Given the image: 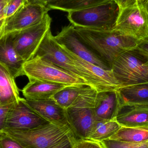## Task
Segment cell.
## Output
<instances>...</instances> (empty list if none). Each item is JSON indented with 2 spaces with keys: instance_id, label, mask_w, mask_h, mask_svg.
Returning a JSON list of instances; mask_svg holds the SVG:
<instances>
[{
  "instance_id": "83f0119b",
  "label": "cell",
  "mask_w": 148,
  "mask_h": 148,
  "mask_svg": "<svg viewBox=\"0 0 148 148\" xmlns=\"http://www.w3.org/2000/svg\"><path fill=\"white\" fill-rule=\"evenodd\" d=\"M25 0H9L6 10V19L13 15L25 3Z\"/></svg>"
},
{
  "instance_id": "e0dca14e",
  "label": "cell",
  "mask_w": 148,
  "mask_h": 148,
  "mask_svg": "<svg viewBox=\"0 0 148 148\" xmlns=\"http://www.w3.org/2000/svg\"><path fill=\"white\" fill-rule=\"evenodd\" d=\"M117 91L122 108H148V82L120 87Z\"/></svg>"
},
{
  "instance_id": "484cf974",
  "label": "cell",
  "mask_w": 148,
  "mask_h": 148,
  "mask_svg": "<svg viewBox=\"0 0 148 148\" xmlns=\"http://www.w3.org/2000/svg\"><path fill=\"white\" fill-rule=\"evenodd\" d=\"M0 148H24L15 139L5 134L0 132Z\"/></svg>"
},
{
  "instance_id": "4dcf8cb0",
  "label": "cell",
  "mask_w": 148,
  "mask_h": 148,
  "mask_svg": "<svg viewBox=\"0 0 148 148\" xmlns=\"http://www.w3.org/2000/svg\"><path fill=\"white\" fill-rule=\"evenodd\" d=\"M14 103L0 105V132L4 130L5 121L8 112Z\"/></svg>"
},
{
  "instance_id": "ac0fdd59",
  "label": "cell",
  "mask_w": 148,
  "mask_h": 148,
  "mask_svg": "<svg viewBox=\"0 0 148 148\" xmlns=\"http://www.w3.org/2000/svg\"><path fill=\"white\" fill-rule=\"evenodd\" d=\"M66 85L56 83L38 80L29 81L22 90L25 99L40 100L52 98Z\"/></svg>"
},
{
  "instance_id": "cb8c5ba5",
  "label": "cell",
  "mask_w": 148,
  "mask_h": 148,
  "mask_svg": "<svg viewBox=\"0 0 148 148\" xmlns=\"http://www.w3.org/2000/svg\"><path fill=\"white\" fill-rule=\"evenodd\" d=\"M110 0H59L49 6V9L65 12L82 10L107 2Z\"/></svg>"
},
{
  "instance_id": "2e32d148",
  "label": "cell",
  "mask_w": 148,
  "mask_h": 148,
  "mask_svg": "<svg viewBox=\"0 0 148 148\" xmlns=\"http://www.w3.org/2000/svg\"><path fill=\"white\" fill-rule=\"evenodd\" d=\"M24 62L14 48L12 33L3 35L0 39V64L15 79L24 75L23 66Z\"/></svg>"
},
{
  "instance_id": "836d02e7",
  "label": "cell",
  "mask_w": 148,
  "mask_h": 148,
  "mask_svg": "<svg viewBox=\"0 0 148 148\" xmlns=\"http://www.w3.org/2000/svg\"><path fill=\"white\" fill-rule=\"evenodd\" d=\"M137 48L148 56V39L140 41Z\"/></svg>"
},
{
  "instance_id": "d6986e66",
  "label": "cell",
  "mask_w": 148,
  "mask_h": 148,
  "mask_svg": "<svg viewBox=\"0 0 148 148\" xmlns=\"http://www.w3.org/2000/svg\"><path fill=\"white\" fill-rule=\"evenodd\" d=\"M127 110L121 109L116 120L121 127H147L148 108L142 107H124Z\"/></svg>"
},
{
  "instance_id": "d590c367",
  "label": "cell",
  "mask_w": 148,
  "mask_h": 148,
  "mask_svg": "<svg viewBox=\"0 0 148 148\" xmlns=\"http://www.w3.org/2000/svg\"><path fill=\"white\" fill-rule=\"evenodd\" d=\"M1 105V95L0 94V105Z\"/></svg>"
},
{
  "instance_id": "f546056e",
  "label": "cell",
  "mask_w": 148,
  "mask_h": 148,
  "mask_svg": "<svg viewBox=\"0 0 148 148\" xmlns=\"http://www.w3.org/2000/svg\"><path fill=\"white\" fill-rule=\"evenodd\" d=\"M74 148H103L100 142L89 140H77Z\"/></svg>"
},
{
  "instance_id": "7c38bea8",
  "label": "cell",
  "mask_w": 148,
  "mask_h": 148,
  "mask_svg": "<svg viewBox=\"0 0 148 148\" xmlns=\"http://www.w3.org/2000/svg\"><path fill=\"white\" fill-rule=\"evenodd\" d=\"M49 10L40 4L24 3L13 15L6 19L3 35L39 24Z\"/></svg>"
},
{
  "instance_id": "6da1fadb",
  "label": "cell",
  "mask_w": 148,
  "mask_h": 148,
  "mask_svg": "<svg viewBox=\"0 0 148 148\" xmlns=\"http://www.w3.org/2000/svg\"><path fill=\"white\" fill-rule=\"evenodd\" d=\"M75 27L84 44L111 69L119 55L136 47L140 42L115 29L104 31Z\"/></svg>"
},
{
  "instance_id": "ffe728a7",
  "label": "cell",
  "mask_w": 148,
  "mask_h": 148,
  "mask_svg": "<svg viewBox=\"0 0 148 148\" xmlns=\"http://www.w3.org/2000/svg\"><path fill=\"white\" fill-rule=\"evenodd\" d=\"M0 94L1 105L16 103L21 98L15 78L1 64Z\"/></svg>"
},
{
  "instance_id": "d6a6232c",
  "label": "cell",
  "mask_w": 148,
  "mask_h": 148,
  "mask_svg": "<svg viewBox=\"0 0 148 148\" xmlns=\"http://www.w3.org/2000/svg\"><path fill=\"white\" fill-rule=\"evenodd\" d=\"M118 3L121 10L134 6L138 3V0H115Z\"/></svg>"
},
{
  "instance_id": "4316f807",
  "label": "cell",
  "mask_w": 148,
  "mask_h": 148,
  "mask_svg": "<svg viewBox=\"0 0 148 148\" xmlns=\"http://www.w3.org/2000/svg\"><path fill=\"white\" fill-rule=\"evenodd\" d=\"M76 139L72 131L60 141L48 148H74Z\"/></svg>"
},
{
  "instance_id": "603a6c76",
  "label": "cell",
  "mask_w": 148,
  "mask_h": 148,
  "mask_svg": "<svg viewBox=\"0 0 148 148\" xmlns=\"http://www.w3.org/2000/svg\"><path fill=\"white\" fill-rule=\"evenodd\" d=\"M121 127L116 120L97 121L89 140L101 142L110 139Z\"/></svg>"
},
{
  "instance_id": "e575fe53",
  "label": "cell",
  "mask_w": 148,
  "mask_h": 148,
  "mask_svg": "<svg viewBox=\"0 0 148 148\" xmlns=\"http://www.w3.org/2000/svg\"><path fill=\"white\" fill-rule=\"evenodd\" d=\"M138 3L143 7L148 16V0H138Z\"/></svg>"
},
{
  "instance_id": "30bf717a",
  "label": "cell",
  "mask_w": 148,
  "mask_h": 148,
  "mask_svg": "<svg viewBox=\"0 0 148 148\" xmlns=\"http://www.w3.org/2000/svg\"><path fill=\"white\" fill-rule=\"evenodd\" d=\"M49 123L32 110L26 103L24 98H21L10 109L4 130H30Z\"/></svg>"
},
{
  "instance_id": "8992f818",
  "label": "cell",
  "mask_w": 148,
  "mask_h": 148,
  "mask_svg": "<svg viewBox=\"0 0 148 148\" xmlns=\"http://www.w3.org/2000/svg\"><path fill=\"white\" fill-rule=\"evenodd\" d=\"M71 131L69 125L49 123L30 130H5L3 132L19 142L24 148H48Z\"/></svg>"
},
{
  "instance_id": "9c48e42d",
  "label": "cell",
  "mask_w": 148,
  "mask_h": 148,
  "mask_svg": "<svg viewBox=\"0 0 148 148\" xmlns=\"http://www.w3.org/2000/svg\"><path fill=\"white\" fill-rule=\"evenodd\" d=\"M138 41L148 39V16L138 3L121 10L114 29Z\"/></svg>"
},
{
  "instance_id": "5b68a950",
  "label": "cell",
  "mask_w": 148,
  "mask_h": 148,
  "mask_svg": "<svg viewBox=\"0 0 148 148\" xmlns=\"http://www.w3.org/2000/svg\"><path fill=\"white\" fill-rule=\"evenodd\" d=\"M23 71L29 81H45L66 86L89 85L81 77L38 56L24 62Z\"/></svg>"
},
{
  "instance_id": "277c9868",
  "label": "cell",
  "mask_w": 148,
  "mask_h": 148,
  "mask_svg": "<svg viewBox=\"0 0 148 148\" xmlns=\"http://www.w3.org/2000/svg\"><path fill=\"white\" fill-rule=\"evenodd\" d=\"M97 93L93 89L81 95L66 109L71 131L77 140H89L97 121L94 112Z\"/></svg>"
},
{
  "instance_id": "7402d4cb",
  "label": "cell",
  "mask_w": 148,
  "mask_h": 148,
  "mask_svg": "<svg viewBox=\"0 0 148 148\" xmlns=\"http://www.w3.org/2000/svg\"><path fill=\"white\" fill-rule=\"evenodd\" d=\"M110 139L125 142H145L148 141V127H121Z\"/></svg>"
},
{
  "instance_id": "52a82bcc",
  "label": "cell",
  "mask_w": 148,
  "mask_h": 148,
  "mask_svg": "<svg viewBox=\"0 0 148 148\" xmlns=\"http://www.w3.org/2000/svg\"><path fill=\"white\" fill-rule=\"evenodd\" d=\"M51 22L52 18L47 14L39 24L11 32L14 48L25 62L35 55L45 35L50 29Z\"/></svg>"
},
{
  "instance_id": "9a60e30c",
  "label": "cell",
  "mask_w": 148,
  "mask_h": 148,
  "mask_svg": "<svg viewBox=\"0 0 148 148\" xmlns=\"http://www.w3.org/2000/svg\"><path fill=\"white\" fill-rule=\"evenodd\" d=\"M25 102L35 112L50 123L69 125L66 109L59 105L52 97L40 100L25 99Z\"/></svg>"
},
{
  "instance_id": "f1b7e54d",
  "label": "cell",
  "mask_w": 148,
  "mask_h": 148,
  "mask_svg": "<svg viewBox=\"0 0 148 148\" xmlns=\"http://www.w3.org/2000/svg\"><path fill=\"white\" fill-rule=\"evenodd\" d=\"M7 0H0V39L4 34V26L6 21V7Z\"/></svg>"
},
{
  "instance_id": "ba28073f",
  "label": "cell",
  "mask_w": 148,
  "mask_h": 148,
  "mask_svg": "<svg viewBox=\"0 0 148 148\" xmlns=\"http://www.w3.org/2000/svg\"><path fill=\"white\" fill-rule=\"evenodd\" d=\"M61 47L71 59L82 78L97 92L117 90L120 88L112 70L103 69L83 60L65 48Z\"/></svg>"
},
{
  "instance_id": "7a4b0ae2",
  "label": "cell",
  "mask_w": 148,
  "mask_h": 148,
  "mask_svg": "<svg viewBox=\"0 0 148 148\" xmlns=\"http://www.w3.org/2000/svg\"><path fill=\"white\" fill-rule=\"evenodd\" d=\"M120 87L148 82V56L137 47L120 54L112 66Z\"/></svg>"
},
{
  "instance_id": "1f68e13d",
  "label": "cell",
  "mask_w": 148,
  "mask_h": 148,
  "mask_svg": "<svg viewBox=\"0 0 148 148\" xmlns=\"http://www.w3.org/2000/svg\"><path fill=\"white\" fill-rule=\"evenodd\" d=\"M58 1L59 0H25L24 3H35V4H40L49 8L48 7L49 5L53 4Z\"/></svg>"
},
{
  "instance_id": "44dd1931",
  "label": "cell",
  "mask_w": 148,
  "mask_h": 148,
  "mask_svg": "<svg viewBox=\"0 0 148 148\" xmlns=\"http://www.w3.org/2000/svg\"><path fill=\"white\" fill-rule=\"evenodd\" d=\"M94 89L88 84L67 86L56 93L52 98L64 109L68 108L81 95Z\"/></svg>"
},
{
  "instance_id": "5bb4252c",
  "label": "cell",
  "mask_w": 148,
  "mask_h": 148,
  "mask_svg": "<svg viewBox=\"0 0 148 148\" xmlns=\"http://www.w3.org/2000/svg\"><path fill=\"white\" fill-rule=\"evenodd\" d=\"M117 90L97 92L94 112L97 121H114L122 109Z\"/></svg>"
},
{
  "instance_id": "8d00e7d4",
  "label": "cell",
  "mask_w": 148,
  "mask_h": 148,
  "mask_svg": "<svg viewBox=\"0 0 148 148\" xmlns=\"http://www.w3.org/2000/svg\"><path fill=\"white\" fill-rule=\"evenodd\" d=\"M9 1V0H7V1H8V2Z\"/></svg>"
},
{
  "instance_id": "4fadbf2b",
  "label": "cell",
  "mask_w": 148,
  "mask_h": 148,
  "mask_svg": "<svg viewBox=\"0 0 148 148\" xmlns=\"http://www.w3.org/2000/svg\"><path fill=\"white\" fill-rule=\"evenodd\" d=\"M35 56L42 57L82 78L71 59L55 40L50 29L45 35Z\"/></svg>"
},
{
  "instance_id": "3957f363",
  "label": "cell",
  "mask_w": 148,
  "mask_h": 148,
  "mask_svg": "<svg viewBox=\"0 0 148 148\" xmlns=\"http://www.w3.org/2000/svg\"><path fill=\"white\" fill-rule=\"evenodd\" d=\"M121 8L115 0L82 10L68 12V19L75 27L97 30L114 29Z\"/></svg>"
},
{
  "instance_id": "8fae6325",
  "label": "cell",
  "mask_w": 148,
  "mask_h": 148,
  "mask_svg": "<svg viewBox=\"0 0 148 148\" xmlns=\"http://www.w3.org/2000/svg\"><path fill=\"white\" fill-rule=\"evenodd\" d=\"M56 42L78 57L106 70L111 68L97 56L82 41L73 25L62 28L61 31L54 36Z\"/></svg>"
},
{
  "instance_id": "d4e9b609",
  "label": "cell",
  "mask_w": 148,
  "mask_h": 148,
  "mask_svg": "<svg viewBox=\"0 0 148 148\" xmlns=\"http://www.w3.org/2000/svg\"><path fill=\"white\" fill-rule=\"evenodd\" d=\"M100 143L103 148H148V141L143 143L125 142L109 139Z\"/></svg>"
}]
</instances>
